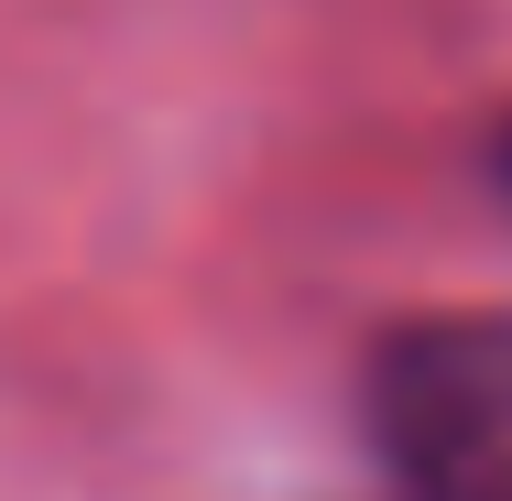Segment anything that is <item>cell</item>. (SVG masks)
<instances>
[{
	"instance_id": "6da1fadb",
	"label": "cell",
	"mask_w": 512,
	"mask_h": 501,
	"mask_svg": "<svg viewBox=\"0 0 512 501\" xmlns=\"http://www.w3.org/2000/svg\"><path fill=\"white\" fill-rule=\"evenodd\" d=\"M371 436L404 501H512V316H425L382 338Z\"/></svg>"
},
{
	"instance_id": "7a4b0ae2",
	"label": "cell",
	"mask_w": 512,
	"mask_h": 501,
	"mask_svg": "<svg viewBox=\"0 0 512 501\" xmlns=\"http://www.w3.org/2000/svg\"><path fill=\"white\" fill-rule=\"evenodd\" d=\"M502 175H512V142H502Z\"/></svg>"
}]
</instances>
